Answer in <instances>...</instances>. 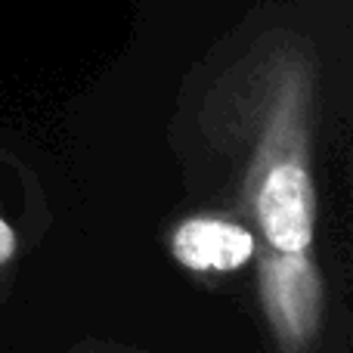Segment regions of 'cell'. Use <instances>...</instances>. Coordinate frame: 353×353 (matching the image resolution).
Wrapping results in <instances>:
<instances>
[{"label": "cell", "mask_w": 353, "mask_h": 353, "mask_svg": "<svg viewBox=\"0 0 353 353\" xmlns=\"http://www.w3.org/2000/svg\"><path fill=\"white\" fill-rule=\"evenodd\" d=\"M319 59L292 31L263 34L226 72L211 99L223 134L242 152V208L263 245L310 251L316 236Z\"/></svg>", "instance_id": "cell-1"}, {"label": "cell", "mask_w": 353, "mask_h": 353, "mask_svg": "<svg viewBox=\"0 0 353 353\" xmlns=\"http://www.w3.org/2000/svg\"><path fill=\"white\" fill-rule=\"evenodd\" d=\"M16 248H19L16 230H12V226L6 223L3 217H0V267H6V263L16 257Z\"/></svg>", "instance_id": "cell-4"}, {"label": "cell", "mask_w": 353, "mask_h": 353, "mask_svg": "<svg viewBox=\"0 0 353 353\" xmlns=\"http://www.w3.org/2000/svg\"><path fill=\"white\" fill-rule=\"evenodd\" d=\"M257 232L220 214H192L171 230V254L192 273H232L254 261Z\"/></svg>", "instance_id": "cell-3"}, {"label": "cell", "mask_w": 353, "mask_h": 353, "mask_svg": "<svg viewBox=\"0 0 353 353\" xmlns=\"http://www.w3.org/2000/svg\"><path fill=\"white\" fill-rule=\"evenodd\" d=\"M257 298L279 353H310L323 329L325 282L310 251H276L257 242Z\"/></svg>", "instance_id": "cell-2"}]
</instances>
